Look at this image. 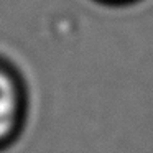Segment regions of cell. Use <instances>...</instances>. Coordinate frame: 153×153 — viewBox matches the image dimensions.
<instances>
[{
  "label": "cell",
  "mask_w": 153,
  "mask_h": 153,
  "mask_svg": "<svg viewBox=\"0 0 153 153\" xmlns=\"http://www.w3.org/2000/svg\"><path fill=\"white\" fill-rule=\"evenodd\" d=\"M18 92L13 81L0 71V140L13 130L18 119Z\"/></svg>",
  "instance_id": "1"
}]
</instances>
